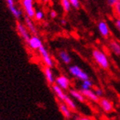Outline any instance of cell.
I'll return each mask as SVG.
<instances>
[{
    "label": "cell",
    "instance_id": "obj_1",
    "mask_svg": "<svg viewBox=\"0 0 120 120\" xmlns=\"http://www.w3.org/2000/svg\"><path fill=\"white\" fill-rule=\"evenodd\" d=\"M92 56L93 58L94 59V61L96 62L100 67H101L104 70H107L109 66H110V61L109 58L106 56L104 52H102L100 49H94L92 52Z\"/></svg>",
    "mask_w": 120,
    "mask_h": 120
},
{
    "label": "cell",
    "instance_id": "obj_2",
    "mask_svg": "<svg viewBox=\"0 0 120 120\" xmlns=\"http://www.w3.org/2000/svg\"><path fill=\"white\" fill-rule=\"evenodd\" d=\"M69 71H70V74L72 76H74L75 78L78 79L80 81L86 80V79H88L89 76L87 73L84 71V70L80 68L77 65H72L69 68Z\"/></svg>",
    "mask_w": 120,
    "mask_h": 120
},
{
    "label": "cell",
    "instance_id": "obj_3",
    "mask_svg": "<svg viewBox=\"0 0 120 120\" xmlns=\"http://www.w3.org/2000/svg\"><path fill=\"white\" fill-rule=\"evenodd\" d=\"M38 51H39V53H40V57H41V58L43 60V63L45 64V66L52 68L54 66V61H53V59L50 56L48 51L46 50V48L44 45H41Z\"/></svg>",
    "mask_w": 120,
    "mask_h": 120
},
{
    "label": "cell",
    "instance_id": "obj_4",
    "mask_svg": "<svg viewBox=\"0 0 120 120\" xmlns=\"http://www.w3.org/2000/svg\"><path fill=\"white\" fill-rule=\"evenodd\" d=\"M23 10L25 11L26 15L30 18H34L35 15V10L34 7V0H22Z\"/></svg>",
    "mask_w": 120,
    "mask_h": 120
},
{
    "label": "cell",
    "instance_id": "obj_5",
    "mask_svg": "<svg viewBox=\"0 0 120 120\" xmlns=\"http://www.w3.org/2000/svg\"><path fill=\"white\" fill-rule=\"evenodd\" d=\"M16 30H17L19 35L22 38V40H24L25 42L28 43V40L30 39L31 36H30V34H29V33H30L29 30L26 27V25H23L22 22H16Z\"/></svg>",
    "mask_w": 120,
    "mask_h": 120
},
{
    "label": "cell",
    "instance_id": "obj_6",
    "mask_svg": "<svg viewBox=\"0 0 120 120\" xmlns=\"http://www.w3.org/2000/svg\"><path fill=\"white\" fill-rule=\"evenodd\" d=\"M7 6L9 8L10 11L11 12V14L13 15L14 17H15L16 19H20L22 15V11L21 10H19L15 4V1L14 0H5Z\"/></svg>",
    "mask_w": 120,
    "mask_h": 120
},
{
    "label": "cell",
    "instance_id": "obj_7",
    "mask_svg": "<svg viewBox=\"0 0 120 120\" xmlns=\"http://www.w3.org/2000/svg\"><path fill=\"white\" fill-rule=\"evenodd\" d=\"M28 45L30 49H32V50H34V51H36V50H39L40 46L43 45V44H42V40H40L37 35L34 34L30 37V39L28 41Z\"/></svg>",
    "mask_w": 120,
    "mask_h": 120
},
{
    "label": "cell",
    "instance_id": "obj_8",
    "mask_svg": "<svg viewBox=\"0 0 120 120\" xmlns=\"http://www.w3.org/2000/svg\"><path fill=\"white\" fill-rule=\"evenodd\" d=\"M55 84L59 86L60 88H63L64 90H68L70 88V79L65 76V75H59L56 78L55 80Z\"/></svg>",
    "mask_w": 120,
    "mask_h": 120
},
{
    "label": "cell",
    "instance_id": "obj_9",
    "mask_svg": "<svg viewBox=\"0 0 120 120\" xmlns=\"http://www.w3.org/2000/svg\"><path fill=\"white\" fill-rule=\"evenodd\" d=\"M98 30L101 36L104 38H107L110 35V28L108 26L107 22L105 21H100L98 23Z\"/></svg>",
    "mask_w": 120,
    "mask_h": 120
},
{
    "label": "cell",
    "instance_id": "obj_10",
    "mask_svg": "<svg viewBox=\"0 0 120 120\" xmlns=\"http://www.w3.org/2000/svg\"><path fill=\"white\" fill-rule=\"evenodd\" d=\"M99 104H100V107L102 108V110L105 112H112L113 111V104L111 100L105 99V98H102L100 99V101H99Z\"/></svg>",
    "mask_w": 120,
    "mask_h": 120
},
{
    "label": "cell",
    "instance_id": "obj_11",
    "mask_svg": "<svg viewBox=\"0 0 120 120\" xmlns=\"http://www.w3.org/2000/svg\"><path fill=\"white\" fill-rule=\"evenodd\" d=\"M81 91L83 94V95L85 96L86 99L91 100L93 102H99L100 101V98L96 94V93L94 91H93L91 89H86V90L81 89Z\"/></svg>",
    "mask_w": 120,
    "mask_h": 120
},
{
    "label": "cell",
    "instance_id": "obj_12",
    "mask_svg": "<svg viewBox=\"0 0 120 120\" xmlns=\"http://www.w3.org/2000/svg\"><path fill=\"white\" fill-rule=\"evenodd\" d=\"M44 74H45V79L47 81V82L51 85H53L55 83L56 78L54 77V74H53L52 70V67H48L45 66L44 68Z\"/></svg>",
    "mask_w": 120,
    "mask_h": 120
},
{
    "label": "cell",
    "instance_id": "obj_13",
    "mask_svg": "<svg viewBox=\"0 0 120 120\" xmlns=\"http://www.w3.org/2000/svg\"><path fill=\"white\" fill-rule=\"evenodd\" d=\"M59 111L65 118H70L71 116H72V113H71V111L72 110L64 102H63V101L62 103L59 104Z\"/></svg>",
    "mask_w": 120,
    "mask_h": 120
},
{
    "label": "cell",
    "instance_id": "obj_14",
    "mask_svg": "<svg viewBox=\"0 0 120 120\" xmlns=\"http://www.w3.org/2000/svg\"><path fill=\"white\" fill-rule=\"evenodd\" d=\"M70 95L72 98H74L75 100H78L79 102H84L86 100L85 96L83 95V94L82 93V91H78L75 89H70Z\"/></svg>",
    "mask_w": 120,
    "mask_h": 120
},
{
    "label": "cell",
    "instance_id": "obj_15",
    "mask_svg": "<svg viewBox=\"0 0 120 120\" xmlns=\"http://www.w3.org/2000/svg\"><path fill=\"white\" fill-rule=\"evenodd\" d=\"M52 90H53V92H54V94H56V96L58 97V100H61V101H64V98H65V96H66V94H65V93L63 88H61L59 86H58L57 84L54 83L52 85Z\"/></svg>",
    "mask_w": 120,
    "mask_h": 120
},
{
    "label": "cell",
    "instance_id": "obj_16",
    "mask_svg": "<svg viewBox=\"0 0 120 120\" xmlns=\"http://www.w3.org/2000/svg\"><path fill=\"white\" fill-rule=\"evenodd\" d=\"M109 48L115 55L120 56V43L117 40H112L109 42Z\"/></svg>",
    "mask_w": 120,
    "mask_h": 120
},
{
    "label": "cell",
    "instance_id": "obj_17",
    "mask_svg": "<svg viewBox=\"0 0 120 120\" xmlns=\"http://www.w3.org/2000/svg\"><path fill=\"white\" fill-rule=\"evenodd\" d=\"M25 25L28 28V29L29 30V32L32 33L33 34H37V30H36V28H35L34 23L32 21V18L28 17L27 15H26L25 18Z\"/></svg>",
    "mask_w": 120,
    "mask_h": 120
},
{
    "label": "cell",
    "instance_id": "obj_18",
    "mask_svg": "<svg viewBox=\"0 0 120 120\" xmlns=\"http://www.w3.org/2000/svg\"><path fill=\"white\" fill-rule=\"evenodd\" d=\"M58 56H59V58L61 59V61H62L63 63H64L65 64H70V62H71L70 56L69 55V53L66 52L65 51H61L59 52V54H58Z\"/></svg>",
    "mask_w": 120,
    "mask_h": 120
},
{
    "label": "cell",
    "instance_id": "obj_19",
    "mask_svg": "<svg viewBox=\"0 0 120 120\" xmlns=\"http://www.w3.org/2000/svg\"><path fill=\"white\" fill-rule=\"evenodd\" d=\"M63 102H64L72 111L76 110V104H75V101L71 99V97H69L67 94H66V96H65V98H64V100Z\"/></svg>",
    "mask_w": 120,
    "mask_h": 120
},
{
    "label": "cell",
    "instance_id": "obj_20",
    "mask_svg": "<svg viewBox=\"0 0 120 120\" xmlns=\"http://www.w3.org/2000/svg\"><path fill=\"white\" fill-rule=\"evenodd\" d=\"M93 88V82L92 81L88 79H86V80L82 81V84H81V89L86 90V89H91Z\"/></svg>",
    "mask_w": 120,
    "mask_h": 120
},
{
    "label": "cell",
    "instance_id": "obj_21",
    "mask_svg": "<svg viewBox=\"0 0 120 120\" xmlns=\"http://www.w3.org/2000/svg\"><path fill=\"white\" fill-rule=\"evenodd\" d=\"M61 4H62L63 10H64L65 12H69L72 7L70 0H61Z\"/></svg>",
    "mask_w": 120,
    "mask_h": 120
},
{
    "label": "cell",
    "instance_id": "obj_22",
    "mask_svg": "<svg viewBox=\"0 0 120 120\" xmlns=\"http://www.w3.org/2000/svg\"><path fill=\"white\" fill-rule=\"evenodd\" d=\"M113 11L116 16L120 18V0L113 6Z\"/></svg>",
    "mask_w": 120,
    "mask_h": 120
},
{
    "label": "cell",
    "instance_id": "obj_23",
    "mask_svg": "<svg viewBox=\"0 0 120 120\" xmlns=\"http://www.w3.org/2000/svg\"><path fill=\"white\" fill-rule=\"evenodd\" d=\"M44 16H45V14H44V12L41 11V10H38V11L35 12V15H34L35 20L41 21L44 19Z\"/></svg>",
    "mask_w": 120,
    "mask_h": 120
},
{
    "label": "cell",
    "instance_id": "obj_24",
    "mask_svg": "<svg viewBox=\"0 0 120 120\" xmlns=\"http://www.w3.org/2000/svg\"><path fill=\"white\" fill-rule=\"evenodd\" d=\"M70 4H71V6H72L74 9L75 10H78L79 8H80V1L79 0H70Z\"/></svg>",
    "mask_w": 120,
    "mask_h": 120
},
{
    "label": "cell",
    "instance_id": "obj_25",
    "mask_svg": "<svg viewBox=\"0 0 120 120\" xmlns=\"http://www.w3.org/2000/svg\"><path fill=\"white\" fill-rule=\"evenodd\" d=\"M114 24H115V27L116 28L118 29V31L120 33V18L119 17H117L114 21Z\"/></svg>",
    "mask_w": 120,
    "mask_h": 120
},
{
    "label": "cell",
    "instance_id": "obj_26",
    "mask_svg": "<svg viewBox=\"0 0 120 120\" xmlns=\"http://www.w3.org/2000/svg\"><path fill=\"white\" fill-rule=\"evenodd\" d=\"M94 92L96 93V94H97L100 98H101L103 95H104V92H103V90L101 89V88H96V89L94 90Z\"/></svg>",
    "mask_w": 120,
    "mask_h": 120
},
{
    "label": "cell",
    "instance_id": "obj_27",
    "mask_svg": "<svg viewBox=\"0 0 120 120\" xmlns=\"http://www.w3.org/2000/svg\"><path fill=\"white\" fill-rule=\"evenodd\" d=\"M118 1H119V0H107L108 4H109L111 6H112V7L118 2Z\"/></svg>",
    "mask_w": 120,
    "mask_h": 120
},
{
    "label": "cell",
    "instance_id": "obj_28",
    "mask_svg": "<svg viewBox=\"0 0 120 120\" xmlns=\"http://www.w3.org/2000/svg\"><path fill=\"white\" fill-rule=\"evenodd\" d=\"M50 15L52 18H56L57 17V12H56L55 10H52L50 12Z\"/></svg>",
    "mask_w": 120,
    "mask_h": 120
},
{
    "label": "cell",
    "instance_id": "obj_29",
    "mask_svg": "<svg viewBox=\"0 0 120 120\" xmlns=\"http://www.w3.org/2000/svg\"><path fill=\"white\" fill-rule=\"evenodd\" d=\"M61 23H62L63 25H65V24H66V21H65L64 19H63V20H61Z\"/></svg>",
    "mask_w": 120,
    "mask_h": 120
},
{
    "label": "cell",
    "instance_id": "obj_30",
    "mask_svg": "<svg viewBox=\"0 0 120 120\" xmlns=\"http://www.w3.org/2000/svg\"><path fill=\"white\" fill-rule=\"evenodd\" d=\"M50 0H43V2H45V3H47V2H49Z\"/></svg>",
    "mask_w": 120,
    "mask_h": 120
}]
</instances>
